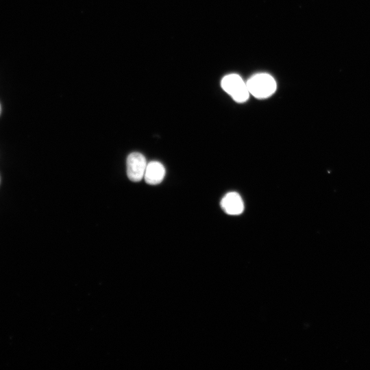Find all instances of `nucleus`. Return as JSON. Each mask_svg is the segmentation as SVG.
Returning <instances> with one entry per match:
<instances>
[{
	"label": "nucleus",
	"mask_w": 370,
	"mask_h": 370,
	"mask_svg": "<svg viewBox=\"0 0 370 370\" xmlns=\"http://www.w3.org/2000/svg\"><path fill=\"white\" fill-rule=\"evenodd\" d=\"M249 94L258 99H265L272 95L276 90V82L267 73L253 75L246 82Z\"/></svg>",
	"instance_id": "obj_1"
},
{
	"label": "nucleus",
	"mask_w": 370,
	"mask_h": 370,
	"mask_svg": "<svg viewBox=\"0 0 370 370\" xmlns=\"http://www.w3.org/2000/svg\"><path fill=\"white\" fill-rule=\"evenodd\" d=\"M165 175L164 166L158 161H152L147 164L144 178L148 184H160Z\"/></svg>",
	"instance_id": "obj_5"
},
{
	"label": "nucleus",
	"mask_w": 370,
	"mask_h": 370,
	"mask_svg": "<svg viewBox=\"0 0 370 370\" xmlns=\"http://www.w3.org/2000/svg\"><path fill=\"white\" fill-rule=\"evenodd\" d=\"M222 88L236 102H245L249 96L247 84L236 74H230L221 80Z\"/></svg>",
	"instance_id": "obj_2"
},
{
	"label": "nucleus",
	"mask_w": 370,
	"mask_h": 370,
	"mask_svg": "<svg viewBox=\"0 0 370 370\" xmlns=\"http://www.w3.org/2000/svg\"><path fill=\"white\" fill-rule=\"evenodd\" d=\"M1 104H0V114H1Z\"/></svg>",
	"instance_id": "obj_6"
},
{
	"label": "nucleus",
	"mask_w": 370,
	"mask_h": 370,
	"mask_svg": "<svg viewBox=\"0 0 370 370\" xmlns=\"http://www.w3.org/2000/svg\"><path fill=\"white\" fill-rule=\"evenodd\" d=\"M145 156L138 152L131 153L127 158V175L132 182H139L144 177L146 166Z\"/></svg>",
	"instance_id": "obj_3"
},
{
	"label": "nucleus",
	"mask_w": 370,
	"mask_h": 370,
	"mask_svg": "<svg viewBox=\"0 0 370 370\" xmlns=\"http://www.w3.org/2000/svg\"><path fill=\"white\" fill-rule=\"evenodd\" d=\"M221 206L228 214L238 215L243 212L244 204L240 195L235 192L227 193L221 201Z\"/></svg>",
	"instance_id": "obj_4"
}]
</instances>
